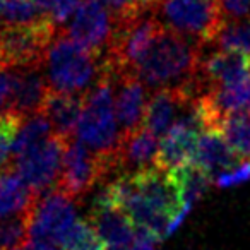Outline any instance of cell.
Returning <instances> with one entry per match:
<instances>
[{"mask_svg": "<svg viewBox=\"0 0 250 250\" xmlns=\"http://www.w3.org/2000/svg\"><path fill=\"white\" fill-rule=\"evenodd\" d=\"M104 190L136 228L144 229L158 242L171 235L190 211L171 173L158 167L120 175Z\"/></svg>", "mask_w": 250, "mask_h": 250, "instance_id": "1", "label": "cell"}, {"mask_svg": "<svg viewBox=\"0 0 250 250\" xmlns=\"http://www.w3.org/2000/svg\"><path fill=\"white\" fill-rule=\"evenodd\" d=\"M202 53L201 43L163 28L137 67L136 76L156 91L167 87L188 89L199 77Z\"/></svg>", "mask_w": 250, "mask_h": 250, "instance_id": "2", "label": "cell"}, {"mask_svg": "<svg viewBox=\"0 0 250 250\" xmlns=\"http://www.w3.org/2000/svg\"><path fill=\"white\" fill-rule=\"evenodd\" d=\"M50 89L65 94L89 93L104 76L103 57H98L59 31L43 62Z\"/></svg>", "mask_w": 250, "mask_h": 250, "instance_id": "3", "label": "cell"}, {"mask_svg": "<svg viewBox=\"0 0 250 250\" xmlns=\"http://www.w3.org/2000/svg\"><path fill=\"white\" fill-rule=\"evenodd\" d=\"M76 136L83 146L108 160L117 170V154L124 143V132L115 111L113 81L106 72L86 94Z\"/></svg>", "mask_w": 250, "mask_h": 250, "instance_id": "4", "label": "cell"}, {"mask_svg": "<svg viewBox=\"0 0 250 250\" xmlns=\"http://www.w3.org/2000/svg\"><path fill=\"white\" fill-rule=\"evenodd\" d=\"M156 18L167 29L204 45H212L226 18L221 0H158Z\"/></svg>", "mask_w": 250, "mask_h": 250, "instance_id": "5", "label": "cell"}, {"mask_svg": "<svg viewBox=\"0 0 250 250\" xmlns=\"http://www.w3.org/2000/svg\"><path fill=\"white\" fill-rule=\"evenodd\" d=\"M59 31L48 14L31 24H0V52L5 69L43 67Z\"/></svg>", "mask_w": 250, "mask_h": 250, "instance_id": "6", "label": "cell"}, {"mask_svg": "<svg viewBox=\"0 0 250 250\" xmlns=\"http://www.w3.org/2000/svg\"><path fill=\"white\" fill-rule=\"evenodd\" d=\"M67 143L69 141L53 134L12 161V168L38 197L53 190L59 184Z\"/></svg>", "mask_w": 250, "mask_h": 250, "instance_id": "7", "label": "cell"}, {"mask_svg": "<svg viewBox=\"0 0 250 250\" xmlns=\"http://www.w3.org/2000/svg\"><path fill=\"white\" fill-rule=\"evenodd\" d=\"M113 170L115 167L110 161L94 154L79 141H69L57 188L77 201Z\"/></svg>", "mask_w": 250, "mask_h": 250, "instance_id": "8", "label": "cell"}, {"mask_svg": "<svg viewBox=\"0 0 250 250\" xmlns=\"http://www.w3.org/2000/svg\"><path fill=\"white\" fill-rule=\"evenodd\" d=\"M202 132H206L204 120L199 110V103L195 101L194 106L171 127V130L160 143L156 167L163 171H173L192 163Z\"/></svg>", "mask_w": 250, "mask_h": 250, "instance_id": "9", "label": "cell"}, {"mask_svg": "<svg viewBox=\"0 0 250 250\" xmlns=\"http://www.w3.org/2000/svg\"><path fill=\"white\" fill-rule=\"evenodd\" d=\"M76 219V201L55 187L36 199L29 216V240H53L59 243L63 231Z\"/></svg>", "mask_w": 250, "mask_h": 250, "instance_id": "10", "label": "cell"}, {"mask_svg": "<svg viewBox=\"0 0 250 250\" xmlns=\"http://www.w3.org/2000/svg\"><path fill=\"white\" fill-rule=\"evenodd\" d=\"M115 29L111 12L98 0H84L69 22L67 35L98 57H104Z\"/></svg>", "mask_w": 250, "mask_h": 250, "instance_id": "11", "label": "cell"}, {"mask_svg": "<svg viewBox=\"0 0 250 250\" xmlns=\"http://www.w3.org/2000/svg\"><path fill=\"white\" fill-rule=\"evenodd\" d=\"M89 223L104 242L106 249H118L130 243L137 235L132 219L125 214L106 194L101 190L89 209Z\"/></svg>", "mask_w": 250, "mask_h": 250, "instance_id": "12", "label": "cell"}, {"mask_svg": "<svg viewBox=\"0 0 250 250\" xmlns=\"http://www.w3.org/2000/svg\"><path fill=\"white\" fill-rule=\"evenodd\" d=\"M115 91V111L124 137L139 130L147 108V86L134 74L110 76Z\"/></svg>", "mask_w": 250, "mask_h": 250, "instance_id": "13", "label": "cell"}, {"mask_svg": "<svg viewBox=\"0 0 250 250\" xmlns=\"http://www.w3.org/2000/svg\"><path fill=\"white\" fill-rule=\"evenodd\" d=\"M195 101L197 100L182 87L158 89L149 98L143 127L158 139L165 137L171 130V127L194 106Z\"/></svg>", "mask_w": 250, "mask_h": 250, "instance_id": "14", "label": "cell"}, {"mask_svg": "<svg viewBox=\"0 0 250 250\" xmlns=\"http://www.w3.org/2000/svg\"><path fill=\"white\" fill-rule=\"evenodd\" d=\"M42 70L43 67L14 69V87L7 111H12L21 118L42 113L43 104L50 93L45 72Z\"/></svg>", "mask_w": 250, "mask_h": 250, "instance_id": "15", "label": "cell"}, {"mask_svg": "<svg viewBox=\"0 0 250 250\" xmlns=\"http://www.w3.org/2000/svg\"><path fill=\"white\" fill-rule=\"evenodd\" d=\"M84 94H65L50 89L42 113L48 118L55 136L72 141L84 110Z\"/></svg>", "mask_w": 250, "mask_h": 250, "instance_id": "16", "label": "cell"}, {"mask_svg": "<svg viewBox=\"0 0 250 250\" xmlns=\"http://www.w3.org/2000/svg\"><path fill=\"white\" fill-rule=\"evenodd\" d=\"M158 151H160L158 137L141 127L134 134L124 137V143L117 154V170L125 175L156 167Z\"/></svg>", "mask_w": 250, "mask_h": 250, "instance_id": "17", "label": "cell"}, {"mask_svg": "<svg viewBox=\"0 0 250 250\" xmlns=\"http://www.w3.org/2000/svg\"><path fill=\"white\" fill-rule=\"evenodd\" d=\"M192 163L201 167L202 170L211 175L212 180H216L219 175L235 170L245 161H242L233 153V149L226 144L221 134L202 132L199 137L197 149H195Z\"/></svg>", "mask_w": 250, "mask_h": 250, "instance_id": "18", "label": "cell"}, {"mask_svg": "<svg viewBox=\"0 0 250 250\" xmlns=\"http://www.w3.org/2000/svg\"><path fill=\"white\" fill-rule=\"evenodd\" d=\"M38 195L22 182L14 168L0 173V219L26 216L29 218Z\"/></svg>", "mask_w": 250, "mask_h": 250, "instance_id": "19", "label": "cell"}, {"mask_svg": "<svg viewBox=\"0 0 250 250\" xmlns=\"http://www.w3.org/2000/svg\"><path fill=\"white\" fill-rule=\"evenodd\" d=\"M219 134L242 161H250V113H231L223 118Z\"/></svg>", "mask_w": 250, "mask_h": 250, "instance_id": "20", "label": "cell"}, {"mask_svg": "<svg viewBox=\"0 0 250 250\" xmlns=\"http://www.w3.org/2000/svg\"><path fill=\"white\" fill-rule=\"evenodd\" d=\"M170 173L173 177V180L177 182L178 190H180L184 202L188 208H192V204L197 199H201L206 194V190L211 187L212 182H214L208 171H204L195 163H188L185 167H180L177 170L170 171Z\"/></svg>", "mask_w": 250, "mask_h": 250, "instance_id": "21", "label": "cell"}, {"mask_svg": "<svg viewBox=\"0 0 250 250\" xmlns=\"http://www.w3.org/2000/svg\"><path fill=\"white\" fill-rule=\"evenodd\" d=\"M212 45L250 59V19H226Z\"/></svg>", "mask_w": 250, "mask_h": 250, "instance_id": "22", "label": "cell"}, {"mask_svg": "<svg viewBox=\"0 0 250 250\" xmlns=\"http://www.w3.org/2000/svg\"><path fill=\"white\" fill-rule=\"evenodd\" d=\"M63 250H106V245L94 226L86 219L77 218L59 238Z\"/></svg>", "mask_w": 250, "mask_h": 250, "instance_id": "23", "label": "cell"}, {"mask_svg": "<svg viewBox=\"0 0 250 250\" xmlns=\"http://www.w3.org/2000/svg\"><path fill=\"white\" fill-rule=\"evenodd\" d=\"M50 136H53L52 125L43 113H36L24 118L21 124V129L18 132V137H16L14 158L22 154L24 151L31 149V147L38 146L40 143L48 139Z\"/></svg>", "mask_w": 250, "mask_h": 250, "instance_id": "24", "label": "cell"}, {"mask_svg": "<svg viewBox=\"0 0 250 250\" xmlns=\"http://www.w3.org/2000/svg\"><path fill=\"white\" fill-rule=\"evenodd\" d=\"M22 120L24 118L18 117L12 111H4L0 115V173L12 167L16 137Z\"/></svg>", "mask_w": 250, "mask_h": 250, "instance_id": "25", "label": "cell"}, {"mask_svg": "<svg viewBox=\"0 0 250 250\" xmlns=\"http://www.w3.org/2000/svg\"><path fill=\"white\" fill-rule=\"evenodd\" d=\"M45 16L31 0H0V24H31Z\"/></svg>", "mask_w": 250, "mask_h": 250, "instance_id": "26", "label": "cell"}, {"mask_svg": "<svg viewBox=\"0 0 250 250\" xmlns=\"http://www.w3.org/2000/svg\"><path fill=\"white\" fill-rule=\"evenodd\" d=\"M29 240V218L0 219V250H19Z\"/></svg>", "mask_w": 250, "mask_h": 250, "instance_id": "27", "label": "cell"}, {"mask_svg": "<svg viewBox=\"0 0 250 250\" xmlns=\"http://www.w3.org/2000/svg\"><path fill=\"white\" fill-rule=\"evenodd\" d=\"M98 2L104 5L115 19H124L154 11L158 0H98Z\"/></svg>", "mask_w": 250, "mask_h": 250, "instance_id": "28", "label": "cell"}, {"mask_svg": "<svg viewBox=\"0 0 250 250\" xmlns=\"http://www.w3.org/2000/svg\"><path fill=\"white\" fill-rule=\"evenodd\" d=\"M81 4H83V0H57L55 5L50 9L48 18L59 28L60 24H65L69 19L74 18Z\"/></svg>", "mask_w": 250, "mask_h": 250, "instance_id": "29", "label": "cell"}, {"mask_svg": "<svg viewBox=\"0 0 250 250\" xmlns=\"http://www.w3.org/2000/svg\"><path fill=\"white\" fill-rule=\"evenodd\" d=\"M250 180V161H245L240 167H236L235 170L228 171V173H223L216 178V184L219 187H231V185L242 184V182Z\"/></svg>", "mask_w": 250, "mask_h": 250, "instance_id": "30", "label": "cell"}, {"mask_svg": "<svg viewBox=\"0 0 250 250\" xmlns=\"http://www.w3.org/2000/svg\"><path fill=\"white\" fill-rule=\"evenodd\" d=\"M14 87V70H0V115L7 111Z\"/></svg>", "mask_w": 250, "mask_h": 250, "instance_id": "31", "label": "cell"}, {"mask_svg": "<svg viewBox=\"0 0 250 250\" xmlns=\"http://www.w3.org/2000/svg\"><path fill=\"white\" fill-rule=\"evenodd\" d=\"M226 19H243L250 12V0H221Z\"/></svg>", "mask_w": 250, "mask_h": 250, "instance_id": "32", "label": "cell"}, {"mask_svg": "<svg viewBox=\"0 0 250 250\" xmlns=\"http://www.w3.org/2000/svg\"><path fill=\"white\" fill-rule=\"evenodd\" d=\"M156 245H158V240L154 236H151L144 229L137 228L136 238L130 243H127L124 247H118V249H106V250H156Z\"/></svg>", "mask_w": 250, "mask_h": 250, "instance_id": "33", "label": "cell"}, {"mask_svg": "<svg viewBox=\"0 0 250 250\" xmlns=\"http://www.w3.org/2000/svg\"><path fill=\"white\" fill-rule=\"evenodd\" d=\"M22 250H63L53 240H28Z\"/></svg>", "mask_w": 250, "mask_h": 250, "instance_id": "34", "label": "cell"}, {"mask_svg": "<svg viewBox=\"0 0 250 250\" xmlns=\"http://www.w3.org/2000/svg\"><path fill=\"white\" fill-rule=\"evenodd\" d=\"M31 2L40 9V11H43V12H46V14H48L50 9L55 5L57 0H31Z\"/></svg>", "mask_w": 250, "mask_h": 250, "instance_id": "35", "label": "cell"}]
</instances>
